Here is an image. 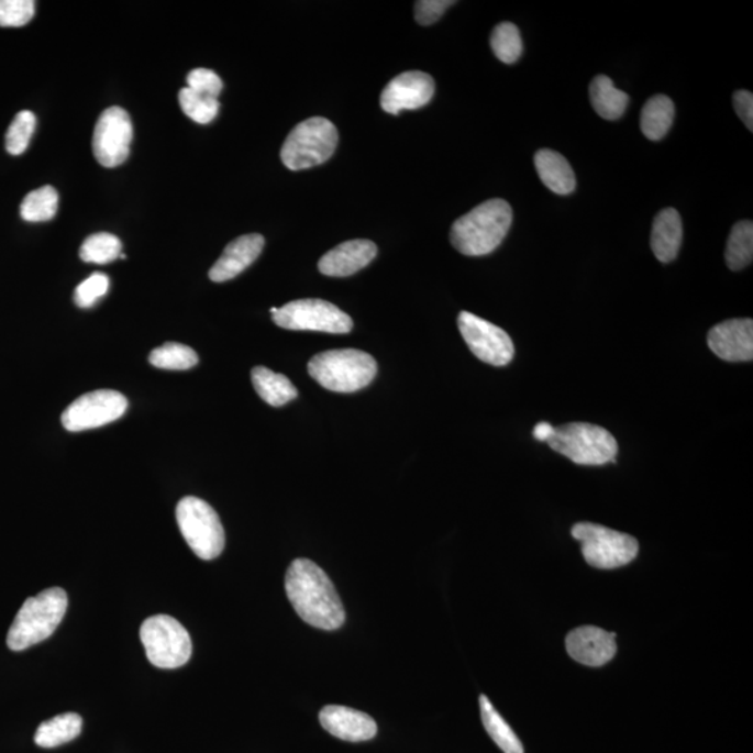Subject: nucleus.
<instances>
[{"label": "nucleus", "mask_w": 753, "mask_h": 753, "mask_svg": "<svg viewBox=\"0 0 753 753\" xmlns=\"http://www.w3.org/2000/svg\"><path fill=\"white\" fill-rule=\"evenodd\" d=\"M285 590L295 611L309 625L324 631L344 625L345 610L335 586L313 561L298 558L289 565Z\"/></svg>", "instance_id": "f257e3e1"}, {"label": "nucleus", "mask_w": 753, "mask_h": 753, "mask_svg": "<svg viewBox=\"0 0 753 753\" xmlns=\"http://www.w3.org/2000/svg\"><path fill=\"white\" fill-rule=\"evenodd\" d=\"M511 225V206L501 199L488 200L455 221L451 243L465 256H486L500 246Z\"/></svg>", "instance_id": "f03ea898"}, {"label": "nucleus", "mask_w": 753, "mask_h": 753, "mask_svg": "<svg viewBox=\"0 0 753 753\" xmlns=\"http://www.w3.org/2000/svg\"><path fill=\"white\" fill-rule=\"evenodd\" d=\"M67 610L64 589L51 588L24 601L8 633V646L14 652L44 642L59 627Z\"/></svg>", "instance_id": "7ed1b4c3"}, {"label": "nucleus", "mask_w": 753, "mask_h": 753, "mask_svg": "<svg viewBox=\"0 0 753 753\" xmlns=\"http://www.w3.org/2000/svg\"><path fill=\"white\" fill-rule=\"evenodd\" d=\"M308 370L329 391L351 394L361 391L374 380L377 362L363 351H326L317 353L309 362Z\"/></svg>", "instance_id": "20e7f679"}, {"label": "nucleus", "mask_w": 753, "mask_h": 753, "mask_svg": "<svg viewBox=\"0 0 753 753\" xmlns=\"http://www.w3.org/2000/svg\"><path fill=\"white\" fill-rule=\"evenodd\" d=\"M547 444L575 464L601 466L616 462L618 444L614 435L590 423H568L554 428Z\"/></svg>", "instance_id": "39448f33"}, {"label": "nucleus", "mask_w": 753, "mask_h": 753, "mask_svg": "<svg viewBox=\"0 0 753 753\" xmlns=\"http://www.w3.org/2000/svg\"><path fill=\"white\" fill-rule=\"evenodd\" d=\"M337 130L325 118H310L289 133L280 150V159L290 170H303L324 164L335 153Z\"/></svg>", "instance_id": "423d86ee"}, {"label": "nucleus", "mask_w": 753, "mask_h": 753, "mask_svg": "<svg viewBox=\"0 0 753 753\" xmlns=\"http://www.w3.org/2000/svg\"><path fill=\"white\" fill-rule=\"evenodd\" d=\"M181 536L201 560L220 557L225 547V531L214 508L197 497H185L176 507Z\"/></svg>", "instance_id": "0eeeda50"}, {"label": "nucleus", "mask_w": 753, "mask_h": 753, "mask_svg": "<svg viewBox=\"0 0 753 753\" xmlns=\"http://www.w3.org/2000/svg\"><path fill=\"white\" fill-rule=\"evenodd\" d=\"M140 638L150 663L158 668L185 666L193 652L189 632L170 616L158 614L147 618L140 628Z\"/></svg>", "instance_id": "6e6552de"}, {"label": "nucleus", "mask_w": 753, "mask_h": 753, "mask_svg": "<svg viewBox=\"0 0 753 753\" xmlns=\"http://www.w3.org/2000/svg\"><path fill=\"white\" fill-rule=\"evenodd\" d=\"M573 536L582 545L586 563L599 569H616L632 563L639 543L631 534L612 531L601 524L582 522L573 528Z\"/></svg>", "instance_id": "1a4fd4ad"}, {"label": "nucleus", "mask_w": 753, "mask_h": 753, "mask_svg": "<svg viewBox=\"0 0 753 753\" xmlns=\"http://www.w3.org/2000/svg\"><path fill=\"white\" fill-rule=\"evenodd\" d=\"M274 323L290 331H317L329 334H347L353 329L350 315L330 301L300 299L279 308Z\"/></svg>", "instance_id": "9d476101"}, {"label": "nucleus", "mask_w": 753, "mask_h": 753, "mask_svg": "<svg viewBox=\"0 0 753 753\" xmlns=\"http://www.w3.org/2000/svg\"><path fill=\"white\" fill-rule=\"evenodd\" d=\"M458 326L467 347L477 359L487 365L502 367L510 365L516 356V346L506 331L469 311L458 315Z\"/></svg>", "instance_id": "9b49d317"}, {"label": "nucleus", "mask_w": 753, "mask_h": 753, "mask_svg": "<svg viewBox=\"0 0 753 753\" xmlns=\"http://www.w3.org/2000/svg\"><path fill=\"white\" fill-rule=\"evenodd\" d=\"M128 405V399L112 389L81 395L62 414V424L73 433L102 428L121 419L126 413Z\"/></svg>", "instance_id": "f8f14e48"}, {"label": "nucleus", "mask_w": 753, "mask_h": 753, "mask_svg": "<svg viewBox=\"0 0 753 753\" xmlns=\"http://www.w3.org/2000/svg\"><path fill=\"white\" fill-rule=\"evenodd\" d=\"M132 140L133 124L129 113L119 107L108 108L93 130V157L106 168H115L128 159Z\"/></svg>", "instance_id": "ddd939ff"}, {"label": "nucleus", "mask_w": 753, "mask_h": 753, "mask_svg": "<svg viewBox=\"0 0 753 753\" xmlns=\"http://www.w3.org/2000/svg\"><path fill=\"white\" fill-rule=\"evenodd\" d=\"M435 91L433 77L423 71H405L384 88L381 108L391 115L405 109H419L431 101Z\"/></svg>", "instance_id": "4468645a"}, {"label": "nucleus", "mask_w": 753, "mask_h": 753, "mask_svg": "<svg viewBox=\"0 0 753 753\" xmlns=\"http://www.w3.org/2000/svg\"><path fill=\"white\" fill-rule=\"evenodd\" d=\"M708 345L716 356L726 362L753 359V321L727 320L709 331Z\"/></svg>", "instance_id": "2eb2a0df"}, {"label": "nucleus", "mask_w": 753, "mask_h": 753, "mask_svg": "<svg viewBox=\"0 0 753 753\" xmlns=\"http://www.w3.org/2000/svg\"><path fill=\"white\" fill-rule=\"evenodd\" d=\"M567 652L575 662L589 667H601L616 656V633L597 627H580L568 633Z\"/></svg>", "instance_id": "dca6fc26"}, {"label": "nucleus", "mask_w": 753, "mask_h": 753, "mask_svg": "<svg viewBox=\"0 0 753 753\" xmlns=\"http://www.w3.org/2000/svg\"><path fill=\"white\" fill-rule=\"evenodd\" d=\"M377 246L366 239L341 243L320 258L319 269L326 277H350L366 268L377 256Z\"/></svg>", "instance_id": "f3484780"}, {"label": "nucleus", "mask_w": 753, "mask_h": 753, "mask_svg": "<svg viewBox=\"0 0 753 753\" xmlns=\"http://www.w3.org/2000/svg\"><path fill=\"white\" fill-rule=\"evenodd\" d=\"M320 723L336 739L350 742L368 741L377 734V723L370 716L346 706H325L320 711Z\"/></svg>", "instance_id": "a211bd4d"}, {"label": "nucleus", "mask_w": 753, "mask_h": 753, "mask_svg": "<svg viewBox=\"0 0 753 753\" xmlns=\"http://www.w3.org/2000/svg\"><path fill=\"white\" fill-rule=\"evenodd\" d=\"M264 244L266 241L258 233L235 239L228 244L222 256L210 269V279L214 283H226V280L236 278L239 274H242L244 269L256 262L263 252Z\"/></svg>", "instance_id": "6ab92c4d"}, {"label": "nucleus", "mask_w": 753, "mask_h": 753, "mask_svg": "<svg viewBox=\"0 0 753 753\" xmlns=\"http://www.w3.org/2000/svg\"><path fill=\"white\" fill-rule=\"evenodd\" d=\"M683 243V221L678 211L666 209L654 218L651 246L662 263H672L678 256Z\"/></svg>", "instance_id": "aec40b11"}, {"label": "nucleus", "mask_w": 753, "mask_h": 753, "mask_svg": "<svg viewBox=\"0 0 753 753\" xmlns=\"http://www.w3.org/2000/svg\"><path fill=\"white\" fill-rule=\"evenodd\" d=\"M534 166L543 185L553 193L565 196L575 190L574 170L563 155L553 150H540L534 155Z\"/></svg>", "instance_id": "412c9836"}, {"label": "nucleus", "mask_w": 753, "mask_h": 753, "mask_svg": "<svg viewBox=\"0 0 753 753\" xmlns=\"http://www.w3.org/2000/svg\"><path fill=\"white\" fill-rule=\"evenodd\" d=\"M252 381L259 398L274 408L284 407V405L298 398L299 392L292 381L284 374L274 373L267 367H254Z\"/></svg>", "instance_id": "4be33fe9"}, {"label": "nucleus", "mask_w": 753, "mask_h": 753, "mask_svg": "<svg viewBox=\"0 0 753 753\" xmlns=\"http://www.w3.org/2000/svg\"><path fill=\"white\" fill-rule=\"evenodd\" d=\"M589 93L591 106L602 119L617 121L624 115L630 98L624 91L618 90L609 77L597 76L590 82Z\"/></svg>", "instance_id": "5701e85b"}, {"label": "nucleus", "mask_w": 753, "mask_h": 753, "mask_svg": "<svg viewBox=\"0 0 753 753\" xmlns=\"http://www.w3.org/2000/svg\"><path fill=\"white\" fill-rule=\"evenodd\" d=\"M82 719L77 713L55 716L44 721L35 732V744L41 748H56L67 744L80 735Z\"/></svg>", "instance_id": "b1692460"}, {"label": "nucleus", "mask_w": 753, "mask_h": 753, "mask_svg": "<svg viewBox=\"0 0 753 753\" xmlns=\"http://www.w3.org/2000/svg\"><path fill=\"white\" fill-rule=\"evenodd\" d=\"M675 115L674 102L666 96H654L642 109L641 129L653 142H658L668 133Z\"/></svg>", "instance_id": "393cba45"}, {"label": "nucleus", "mask_w": 753, "mask_h": 753, "mask_svg": "<svg viewBox=\"0 0 753 753\" xmlns=\"http://www.w3.org/2000/svg\"><path fill=\"white\" fill-rule=\"evenodd\" d=\"M479 705L483 726H485L488 735L491 737V740L496 742L498 748L503 753H523L521 740L518 739L510 724L498 713L486 695H480Z\"/></svg>", "instance_id": "a878e982"}, {"label": "nucleus", "mask_w": 753, "mask_h": 753, "mask_svg": "<svg viewBox=\"0 0 753 753\" xmlns=\"http://www.w3.org/2000/svg\"><path fill=\"white\" fill-rule=\"evenodd\" d=\"M753 258V223L741 221L732 226L726 247V263L732 272L750 266Z\"/></svg>", "instance_id": "bb28decb"}, {"label": "nucleus", "mask_w": 753, "mask_h": 753, "mask_svg": "<svg viewBox=\"0 0 753 753\" xmlns=\"http://www.w3.org/2000/svg\"><path fill=\"white\" fill-rule=\"evenodd\" d=\"M59 195L52 186L40 187L24 197L20 215L24 221L45 222L58 212Z\"/></svg>", "instance_id": "cd10ccee"}, {"label": "nucleus", "mask_w": 753, "mask_h": 753, "mask_svg": "<svg viewBox=\"0 0 753 753\" xmlns=\"http://www.w3.org/2000/svg\"><path fill=\"white\" fill-rule=\"evenodd\" d=\"M150 363L164 370H189L197 366L199 356L189 346L168 342L151 352Z\"/></svg>", "instance_id": "c85d7f7f"}, {"label": "nucleus", "mask_w": 753, "mask_h": 753, "mask_svg": "<svg viewBox=\"0 0 753 753\" xmlns=\"http://www.w3.org/2000/svg\"><path fill=\"white\" fill-rule=\"evenodd\" d=\"M122 243L112 233L100 232L87 237L80 247V258L85 263L108 264L121 257Z\"/></svg>", "instance_id": "c756f323"}, {"label": "nucleus", "mask_w": 753, "mask_h": 753, "mask_svg": "<svg viewBox=\"0 0 753 753\" xmlns=\"http://www.w3.org/2000/svg\"><path fill=\"white\" fill-rule=\"evenodd\" d=\"M490 45L497 58L507 65L516 64L523 52L521 33L512 23L498 24L492 31Z\"/></svg>", "instance_id": "7c9ffc66"}, {"label": "nucleus", "mask_w": 753, "mask_h": 753, "mask_svg": "<svg viewBox=\"0 0 753 753\" xmlns=\"http://www.w3.org/2000/svg\"><path fill=\"white\" fill-rule=\"evenodd\" d=\"M179 103L181 111L187 117L200 124H209L220 112V101L218 98L201 96V93L184 88L179 92Z\"/></svg>", "instance_id": "2f4dec72"}, {"label": "nucleus", "mask_w": 753, "mask_h": 753, "mask_svg": "<svg viewBox=\"0 0 753 753\" xmlns=\"http://www.w3.org/2000/svg\"><path fill=\"white\" fill-rule=\"evenodd\" d=\"M36 126L33 112L22 111L14 117L7 133V150L9 154L22 155L29 148Z\"/></svg>", "instance_id": "473e14b6"}, {"label": "nucleus", "mask_w": 753, "mask_h": 753, "mask_svg": "<svg viewBox=\"0 0 753 753\" xmlns=\"http://www.w3.org/2000/svg\"><path fill=\"white\" fill-rule=\"evenodd\" d=\"M34 13L33 0H0V27H23Z\"/></svg>", "instance_id": "72a5a7b5"}, {"label": "nucleus", "mask_w": 753, "mask_h": 753, "mask_svg": "<svg viewBox=\"0 0 753 753\" xmlns=\"http://www.w3.org/2000/svg\"><path fill=\"white\" fill-rule=\"evenodd\" d=\"M109 290V278L106 274L96 273L77 287L75 292L76 304L81 309L92 308L98 300L102 299Z\"/></svg>", "instance_id": "f704fd0d"}, {"label": "nucleus", "mask_w": 753, "mask_h": 753, "mask_svg": "<svg viewBox=\"0 0 753 753\" xmlns=\"http://www.w3.org/2000/svg\"><path fill=\"white\" fill-rule=\"evenodd\" d=\"M187 88L201 93V96L218 98L222 91L223 82L221 77L212 70L196 69L187 76Z\"/></svg>", "instance_id": "c9c22d12"}, {"label": "nucleus", "mask_w": 753, "mask_h": 753, "mask_svg": "<svg viewBox=\"0 0 753 753\" xmlns=\"http://www.w3.org/2000/svg\"><path fill=\"white\" fill-rule=\"evenodd\" d=\"M454 3L452 0H419L414 3V18L420 25L434 24Z\"/></svg>", "instance_id": "e433bc0d"}, {"label": "nucleus", "mask_w": 753, "mask_h": 753, "mask_svg": "<svg viewBox=\"0 0 753 753\" xmlns=\"http://www.w3.org/2000/svg\"><path fill=\"white\" fill-rule=\"evenodd\" d=\"M732 102H734L735 112L739 113L741 121L744 122L745 126L750 132L753 130V96L752 92L741 90L734 93L732 97Z\"/></svg>", "instance_id": "4c0bfd02"}, {"label": "nucleus", "mask_w": 753, "mask_h": 753, "mask_svg": "<svg viewBox=\"0 0 753 753\" xmlns=\"http://www.w3.org/2000/svg\"><path fill=\"white\" fill-rule=\"evenodd\" d=\"M553 433L554 428L547 422L539 423L536 428L533 429V438L540 441V443H547Z\"/></svg>", "instance_id": "58836bf2"}]
</instances>
